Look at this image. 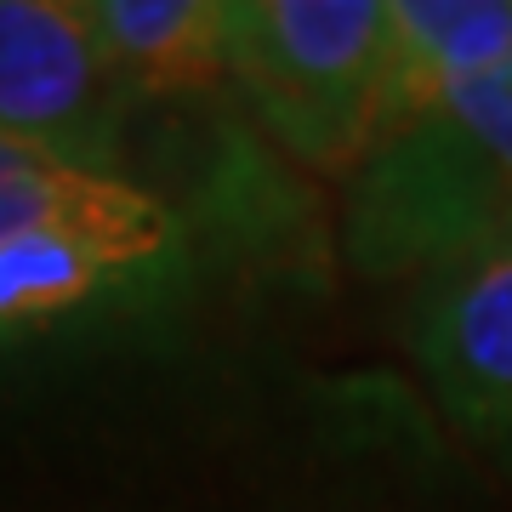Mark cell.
Masks as SVG:
<instances>
[{
    "instance_id": "277c9868",
    "label": "cell",
    "mask_w": 512,
    "mask_h": 512,
    "mask_svg": "<svg viewBox=\"0 0 512 512\" xmlns=\"http://www.w3.org/2000/svg\"><path fill=\"white\" fill-rule=\"evenodd\" d=\"M126 86L92 35L86 0H0V137L120 171Z\"/></svg>"
},
{
    "instance_id": "ba28073f",
    "label": "cell",
    "mask_w": 512,
    "mask_h": 512,
    "mask_svg": "<svg viewBox=\"0 0 512 512\" xmlns=\"http://www.w3.org/2000/svg\"><path fill=\"white\" fill-rule=\"evenodd\" d=\"M154 200L160 194H148L114 165H92L80 154L23 143V137H0V251L40 234H63V228L126 222Z\"/></svg>"
},
{
    "instance_id": "52a82bcc",
    "label": "cell",
    "mask_w": 512,
    "mask_h": 512,
    "mask_svg": "<svg viewBox=\"0 0 512 512\" xmlns=\"http://www.w3.org/2000/svg\"><path fill=\"white\" fill-rule=\"evenodd\" d=\"M131 103L234 86V0H86Z\"/></svg>"
},
{
    "instance_id": "5b68a950",
    "label": "cell",
    "mask_w": 512,
    "mask_h": 512,
    "mask_svg": "<svg viewBox=\"0 0 512 512\" xmlns=\"http://www.w3.org/2000/svg\"><path fill=\"white\" fill-rule=\"evenodd\" d=\"M410 353L444 416L512 473V239L416 279Z\"/></svg>"
},
{
    "instance_id": "3957f363",
    "label": "cell",
    "mask_w": 512,
    "mask_h": 512,
    "mask_svg": "<svg viewBox=\"0 0 512 512\" xmlns=\"http://www.w3.org/2000/svg\"><path fill=\"white\" fill-rule=\"evenodd\" d=\"M183 279V222L165 200L126 222L63 228L0 251V353L97 313L137 308Z\"/></svg>"
},
{
    "instance_id": "6da1fadb",
    "label": "cell",
    "mask_w": 512,
    "mask_h": 512,
    "mask_svg": "<svg viewBox=\"0 0 512 512\" xmlns=\"http://www.w3.org/2000/svg\"><path fill=\"white\" fill-rule=\"evenodd\" d=\"M512 239V63L370 148L348 177L342 245L370 279H427Z\"/></svg>"
},
{
    "instance_id": "8992f818",
    "label": "cell",
    "mask_w": 512,
    "mask_h": 512,
    "mask_svg": "<svg viewBox=\"0 0 512 512\" xmlns=\"http://www.w3.org/2000/svg\"><path fill=\"white\" fill-rule=\"evenodd\" d=\"M512 63V0H387L376 143Z\"/></svg>"
},
{
    "instance_id": "7a4b0ae2",
    "label": "cell",
    "mask_w": 512,
    "mask_h": 512,
    "mask_svg": "<svg viewBox=\"0 0 512 512\" xmlns=\"http://www.w3.org/2000/svg\"><path fill=\"white\" fill-rule=\"evenodd\" d=\"M387 0H234V86L319 171L376 148Z\"/></svg>"
}]
</instances>
